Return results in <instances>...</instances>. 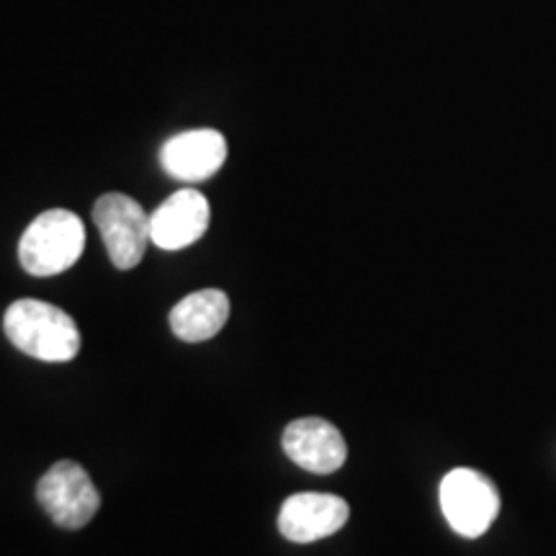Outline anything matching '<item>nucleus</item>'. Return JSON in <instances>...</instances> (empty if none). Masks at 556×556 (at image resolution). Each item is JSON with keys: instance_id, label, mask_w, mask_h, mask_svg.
I'll list each match as a JSON object with an SVG mask.
<instances>
[{"instance_id": "nucleus-4", "label": "nucleus", "mask_w": 556, "mask_h": 556, "mask_svg": "<svg viewBox=\"0 0 556 556\" xmlns=\"http://www.w3.org/2000/svg\"><path fill=\"white\" fill-rule=\"evenodd\" d=\"M37 500L60 528L78 531L101 507V495L88 471L75 462H58L39 479Z\"/></svg>"}, {"instance_id": "nucleus-1", "label": "nucleus", "mask_w": 556, "mask_h": 556, "mask_svg": "<svg viewBox=\"0 0 556 556\" xmlns=\"http://www.w3.org/2000/svg\"><path fill=\"white\" fill-rule=\"evenodd\" d=\"M5 338L26 356L47 364H67L80 351V330L65 309L39 299H18L5 309Z\"/></svg>"}, {"instance_id": "nucleus-7", "label": "nucleus", "mask_w": 556, "mask_h": 556, "mask_svg": "<svg viewBox=\"0 0 556 556\" xmlns=\"http://www.w3.org/2000/svg\"><path fill=\"white\" fill-rule=\"evenodd\" d=\"M281 443L291 462L312 475H332L348 458L343 433L325 417H299L289 422Z\"/></svg>"}, {"instance_id": "nucleus-2", "label": "nucleus", "mask_w": 556, "mask_h": 556, "mask_svg": "<svg viewBox=\"0 0 556 556\" xmlns=\"http://www.w3.org/2000/svg\"><path fill=\"white\" fill-rule=\"evenodd\" d=\"M83 248L86 227L78 214L67 208H50L41 212L21 235L18 261L31 276H58L80 261Z\"/></svg>"}, {"instance_id": "nucleus-3", "label": "nucleus", "mask_w": 556, "mask_h": 556, "mask_svg": "<svg viewBox=\"0 0 556 556\" xmlns=\"http://www.w3.org/2000/svg\"><path fill=\"white\" fill-rule=\"evenodd\" d=\"M93 222L99 227L111 263L119 270L137 268L150 245V214L127 193H103L93 206Z\"/></svg>"}, {"instance_id": "nucleus-10", "label": "nucleus", "mask_w": 556, "mask_h": 556, "mask_svg": "<svg viewBox=\"0 0 556 556\" xmlns=\"http://www.w3.org/2000/svg\"><path fill=\"white\" fill-rule=\"evenodd\" d=\"M229 299L219 289H201L184 296L170 309V330L186 343H204L225 328Z\"/></svg>"}, {"instance_id": "nucleus-9", "label": "nucleus", "mask_w": 556, "mask_h": 556, "mask_svg": "<svg viewBox=\"0 0 556 556\" xmlns=\"http://www.w3.org/2000/svg\"><path fill=\"white\" fill-rule=\"evenodd\" d=\"M208 201L197 189H180L150 214V240L160 250H184L204 238Z\"/></svg>"}, {"instance_id": "nucleus-5", "label": "nucleus", "mask_w": 556, "mask_h": 556, "mask_svg": "<svg viewBox=\"0 0 556 556\" xmlns=\"http://www.w3.org/2000/svg\"><path fill=\"white\" fill-rule=\"evenodd\" d=\"M441 510L458 536L477 539L497 518L500 495L479 471L454 469L441 482Z\"/></svg>"}, {"instance_id": "nucleus-8", "label": "nucleus", "mask_w": 556, "mask_h": 556, "mask_svg": "<svg viewBox=\"0 0 556 556\" xmlns=\"http://www.w3.org/2000/svg\"><path fill=\"white\" fill-rule=\"evenodd\" d=\"M227 160V139L217 129H189L170 137L160 150V163L170 178L201 184Z\"/></svg>"}, {"instance_id": "nucleus-6", "label": "nucleus", "mask_w": 556, "mask_h": 556, "mask_svg": "<svg viewBox=\"0 0 556 556\" xmlns=\"http://www.w3.org/2000/svg\"><path fill=\"white\" fill-rule=\"evenodd\" d=\"M351 507L343 497L328 492H299L283 500L278 510V531L291 544H312L328 539L348 523Z\"/></svg>"}]
</instances>
